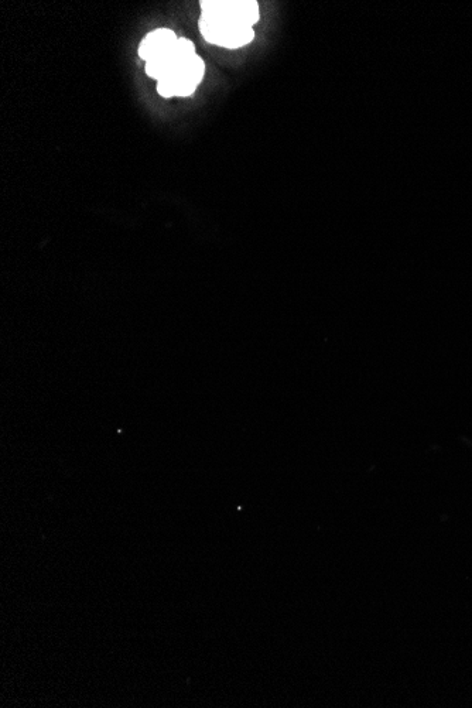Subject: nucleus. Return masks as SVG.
I'll use <instances>...</instances> for the list:
<instances>
[{
    "mask_svg": "<svg viewBox=\"0 0 472 708\" xmlns=\"http://www.w3.org/2000/svg\"><path fill=\"white\" fill-rule=\"evenodd\" d=\"M205 64L203 58L194 56L177 64L166 77L157 81V92L163 98L190 97L203 81Z\"/></svg>",
    "mask_w": 472,
    "mask_h": 708,
    "instance_id": "f257e3e1",
    "label": "nucleus"
},
{
    "mask_svg": "<svg viewBox=\"0 0 472 708\" xmlns=\"http://www.w3.org/2000/svg\"><path fill=\"white\" fill-rule=\"evenodd\" d=\"M201 15L232 25L253 27L261 19L258 2L253 0H204Z\"/></svg>",
    "mask_w": 472,
    "mask_h": 708,
    "instance_id": "f03ea898",
    "label": "nucleus"
},
{
    "mask_svg": "<svg viewBox=\"0 0 472 708\" xmlns=\"http://www.w3.org/2000/svg\"><path fill=\"white\" fill-rule=\"evenodd\" d=\"M200 32L208 43L224 49L235 50L245 47L255 39L253 27L232 25L201 15Z\"/></svg>",
    "mask_w": 472,
    "mask_h": 708,
    "instance_id": "7ed1b4c3",
    "label": "nucleus"
},
{
    "mask_svg": "<svg viewBox=\"0 0 472 708\" xmlns=\"http://www.w3.org/2000/svg\"><path fill=\"white\" fill-rule=\"evenodd\" d=\"M194 56H197V53L193 41L180 37L177 43L171 46L169 50L164 51L160 56L152 58V60L146 61V74L153 80L160 81L181 61Z\"/></svg>",
    "mask_w": 472,
    "mask_h": 708,
    "instance_id": "20e7f679",
    "label": "nucleus"
},
{
    "mask_svg": "<svg viewBox=\"0 0 472 708\" xmlns=\"http://www.w3.org/2000/svg\"><path fill=\"white\" fill-rule=\"evenodd\" d=\"M179 39L180 37H177V34L170 29H157L155 32H150L145 39L140 41L139 57L143 61L152 60L169 50Z\"/></svg>",
    "mask_w": 472,
    "mask_h": 708,
    "instance_id": "39448f33",
    "label": "nucleus"
}]
</instances>
